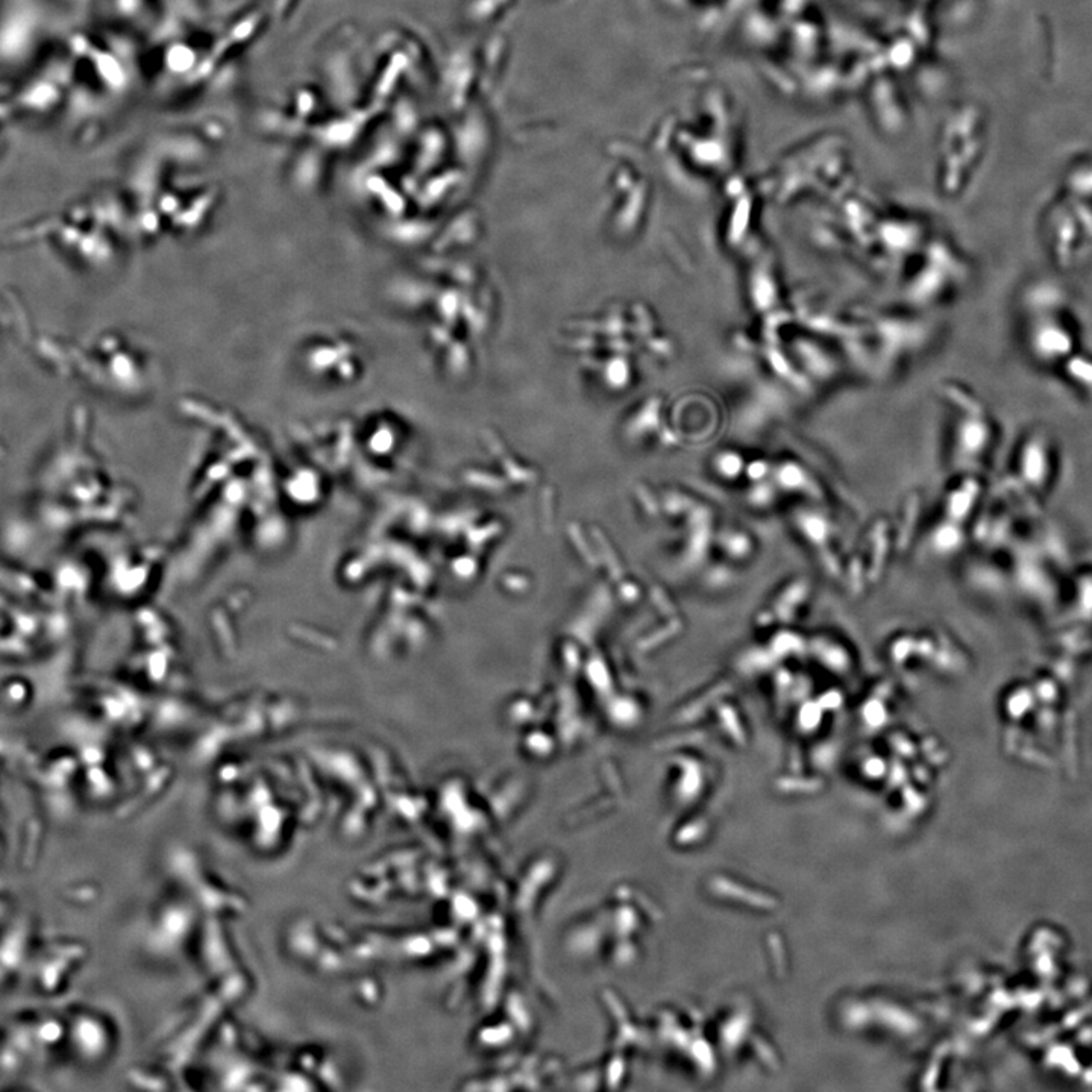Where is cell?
I'll use <instances>...</instances> for the list:
<instances>
[{"instance_id":"obj_1","label":"cell","mask_w":1092,"mask_h":1092,"mask_svg":"<svg viewBox=\"0 0 1092 1092\" xmlns=\"http://www.w3.org/2000/svg\"><path fill=\"white\" fill-rule=\"evenodd\" d=\"M1032 349L1041 357L1052 358L1056 355L1070 354L1073 346V337L1062 322L1056 319L1039 320L1034 331H1030Z\"/></svg>"}]
</instances>
